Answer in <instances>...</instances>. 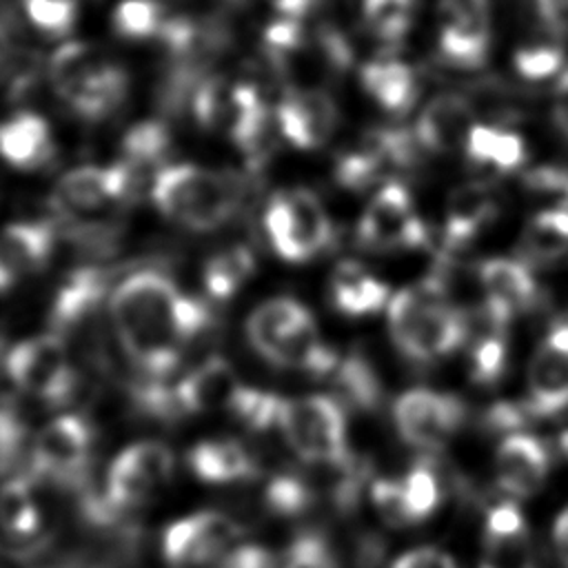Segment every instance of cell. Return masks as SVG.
<instances>
[{"mask_svg": "<svg viewBox=\"0 0 568 568\" xmlns=\"http://www.w3.org/2000/svg\"><path fill=\"white\" fill-rule=\"evenodd\" d=\"M109 313L126 357L149 377H166L211 324L209 306L160 271L124 277L111 291Z\"/></svg>", "mask_w": 568, "mask_h": 568, "instance_id": "obj_1", "label": "cell"}, {"mask_svg": "<svg viewBox=\"0 0 568 568\" xmlns=\"http://www.w3.org/2000/svg\"><path fill=\"white\" fill-rule=\"evenodd\" d=\"M466 315L446 297L439 277L397 291L388 302V333L395 346L415 362H433L466 339Z\"/></svg>", "mask_w": 568, "mask_h": 568, "instance_id": "obj_2", "label": "cell"}, {"mask_svg": "<svg viewBox=\"0 0 568 568\" xmlns=\"http://www.w3.org/2000/svg\"><path fill=\"white\" fill-rule=\"evenodd\" d=\"M242 184L222 171L200 164H164L151 180V202L158 213L195 233L224 226L237 211Z\"/></svg>", "mask_w": 568, "mask_h": 568, "instance_id": "obj_3", "label": "cell"}, {"mask_svg": "<svg viewBox=\"0 0 568 568\" xmlns=\"http://www.w3.org/2000/svg\"><path fill=\"white\" fill-rule=\"evenodd\" d=\"M244 331L255 353L273 366L328 375L342 359L320 339L311 311L293 297H273L255 306Z\"/></svg>", "mask_w": 568, "mask_h": 568, "instance_id": "obj_4", "label": "cell"}, {"mask_svg": "<svg viewBox=\"0 0 568 568\" xmlns=\"http://www.w3.org/2000/svg\"><path fill=\"white\" fill-rule=\"evenodd\" d=\"M49 82L71 113L102 122L118 113L129 95V73L95 44L71 40L49 60Z\"/></svg>", "mask_w": 568, "mask_h": 568, "instance_id": "obj_5", "label": "cell"}, {"mask_svg": "<svg viewBox=\"0 0 568 568\" xmlns=\"http://www.w3.org/2000/svg\"><path fill=\"white\" fill-rule=\"evenodd\" d=\"M277 428L291 450L306 464L344 468L353 459L346 444L344 410L328 395L284 399Z\"/></svg>", "mask_w": 568, "mask_h": 568, "instance_id": "obj_6", "label": "cell"}, {"mask_svg": "<svg viewBox=\"0 0 568 568\" xmlns=\"http://www.w3.org/2000/svg\"><path fill=\"white\" fill-rule=\"evenodd\" d=\"M4 371L20 393L51 406L67 404L78 386L71 353L53 331L13 344L4 357Z\"/></svg>", "mask_w": 568, "mask_h": 568, "instance_id": "obj_7", "label": "cell"}, {"mask_svg": "<svg viewBox=\"0 0 568 568\" xmlns=\"http://www.w3.org/2000/svg\"><path fill=\"white\" fill-rule=\"evenodd\" d=\"M264 229L273 251L286 262H306L333 240V224L308 189L275 193L264 209Z\"/></svg>", "mask_w": 568, "mask_h": 568, "instance_id": "obj_8", "label": "cell"}, {"mask_svg": "<svg viewBox=\"0 0 568 568\" xmlns=\"http://www.w3.org/2000/svg\"><path fill=\"white\" fill-rule=\"evenodd\" d=\"M175 473V457L162 442H135L124 446L106 468L102 499L111 517L151 504Z\"/></svg>", "mask_w": 568, "mask_h": 568, "instance_id": "obj_9", "label": "cell"}, {"mask_svg": "<svg viewBox=\"0 0 568 568\" xmlns=\"http://www.w3.org/2000/svg\"><path fill=\"white\" fill-rule=\"evenodd\" d=\"M93 444L95 430L84 415L64 413L49 419L29 448L31 477L60 484L75 481L91 462Z\"/></svg>", "mask_w": 568, "mask_h": 568, "instance_id": "obj_10", "label": "cell"}, {"mask_svg": "<svg viewBox=\"0 0 568 568\" xmlns=\"http://www.w3.org/2000/svg\"><path fill=\"white\" fill-rule=\"evenodd\" d=\"M138 186L140 175L122 160L113 164H84L58 180L53 202L64 215L87 217L126 202Z\"/></svg>", "mask_w": 568, "mask_h": 568, "instance_id": "obj_11", "label": "cell"}, {"mask_svg": "<svg viewBox=\"0 0 568 568\" xmlns=\"http://www.w3.org/2000/svg\"><path fill=\"white\" fill-rule=\"evenodd\" d=\"M393 419L406 444L435 450L459 430L466 419V406L453 393L410 388L397 397Z\"/></svg>", "mask_w": 568, "mask_h": 568, "instance_id": "obj_12", "label": "cell"}, {"mask_svg": "<svg viewBox=\"0 0 568 568\" xmlns=\"http://www.w3.org/2000/svg\"><path fill=\"white\" fill-rule=\"evenodd\" d=\"M357 240L371 251L417 248L428 242V229L415 215L410 193L399 182L384 184L357 224Z\"/></svg>", "mask_w": 568, "mask_h": 568, "instance_id": "obj_13", "label": "cell"}, {"mask_svg": "<svg viewBox=\"0 0 568 568\" xmlns=\"http://www.w3.org/2000/svg\"><path fill=\"white\" fill-rule=\"evenodd\" d=\"M240 526L215 510H200L171 521L162 535V557L173 568L217 564L240 537Z\"/></svg>", "mask_w": 568, "mask_h": 568, "instance_id": "obj_14", "label": "cell"}, {"mask_svg": "<svg viewBox=\"0 0 568 568\" xmlns=\"http://www.w3.org/2000/svg\"><path fill=\"white\" fill-rule=\"evenodd\" d=\"M439 51L442 58L459 69H477L490 49L488 0H439Z\"/></svg>", "mask_w": 568, "mask_h": 568, "instance_id": "obj_15", "label": "cell"}, {"mask_svg": "<svg viewBox=\"0 0 568 568\" xmlns=\"http://www.w3.org/2000/svg\"><path fill=\"white\" fill-rule=\"evenodd\" d=\"M528 408L535 417H552L568 408V322L548 331L528 362Z\"/></svg>", "mask_w": 568, "mask_h": 568, "instance_id": "obj_16", "label": "cell"}, {"mask_svg": "<svg viewBox=\"0 0 568 568\" xmlns=\"http://www.w3.org/2000/svg\"><path fill=\"white\" fill-rule=\"evenodd\" d=\"M337 106L331 95L313 87L286 91L275 109V124L288 144L300 151L320 149L337 129Z\"/></svg>", "mask_w": 568, "mask_h": 568, "instance_id": "obj_17", "label": "cell"}, {"mask_svg": "<svg viewBox=\"0 0 568 568\" xmlns=\"http://www.w3.org/2000/svg\"><path fill=\"white\" fill-rule=\"evenodd\" d=\"M484 286L486 317L495 331H501L510 320L537 302L539 286L530 268L513 257H490L479 268Z\"/></svg>", "mask_w": 568, "mask_h": 568, "instance_id": "obj_18", "label": "cell"}, {"mask_svg": "<svg viewBox=\"0 0 568 568\" xmlns=\"http://www.w3.org/2000/svg\"><path fill=\"white\" fill-rule=\"evenodd\" d=\"M55 229L49 222L20 220L0 229V293L38 273L55 251Z\"/></svg>", "mask_w": 568, "mask_h": 568, "instance_id": "obj_19", "label": "cell"}, {"mask_svg": "<svg viewBox=\"0 0 568 568\" xmlns=\"http://www.w3.org/2000/svg\"><path fill=\"white\" fill-rule=\"evenodd\" d=\"M550 468V455L541 439L528 433H510L495 453V479L501 490L524 499L535 495Z\"/></svg>", "mask_w": 568, "mask_h": 568, "instance_id": "obj_20", "label": "cell"}, {"mask_svg": "<svg viewBox=\"0 0 568 568\" xmlns=\"http://www.w3.org/2000/svg\"><path fill=\"white\" fill-rule=\"evenodd\" d=\"M479 568H532V546L517 504L501 501L488 510Z\"/></svg>", "mask_w": 568, "mask_h": 568, "instance_id": "obj_21", "label": "cell"}, {"mask_svg": "<svg viewBox=\"0 0 568 568\" xmlns=\"http://www.w3.org/2000/svg\"><path fill=\"white\" fill-rule=\"evenodd\" d=\"M55 155L51 124L36 111H16L0 122V160L16 171H40Z\"/></svg>", "mask_w": 568, "mask_h": 568, "instance_id": "obj_22", "label": "cell"}, {"mask_svg": "<svg viewBox=\"0 0 568 568\" xmlns=\"http://www.w3.org/2000/svg\"><path fill=\"white\" fill-rule=\"evenodd\" d=\"M182 415L226 410L240 382L224 357H209L173 382Z\"/></svg>", "mask_w": 568, "mask_h": 568, "instance_id": "obj_23", "label": "cell"}, {"mask_svg": "<svg viewBox=\"0 0 568 568\" xmlns=\"http://www.w3.org/2000/svg\"><path fill=\"white\" fill-rule=\"evenodd\" d=\"M109 295V277L98 268L71 271L53 293L49 306V324L62 335L82 326Z\"/></svg>", "mask_w": 568, "mask_h": 568, "instance_id": "obj_24", "label": "cell"}, {"mask_svg": "<svg viewBox=\"0 0 568 568\" xmlns=\"http://www.w3.org/2000/svg\"><path fill=\"white\" fill-rule=\"evenodd\" d=\"M186 468L209 486H231L246 481L257 473V464L248 448L237 439L213 437L193 444L186 450Z\"/></svg>", "mask_w": 568, "mask_h": 568, "instance_id": "obj_25", "label": "cell"}, {"mask_svg": "<svg viewBox=\"0 0 568 568\" xmlns=\"http://www.w3.org/2000/svg\"><path fill=\"white\" fill-rule=\"evenodd\" d=\"M470 129L473 109L466 98L444 93L424 106L413 133L422 149L433 153H448L455 146L466 144Z\"/></svg>", "mask_w": 568, "mask_h": 568, "instance_id": "obj_26", "label": "cell"}, {"mask_svg": "<svg viewBox=\"0 0 568 568\" xmlns=\"http://www.w3.org/2000/svg\"><path fill=\"white\" fill-rule=\"evenodd\" d=\"M36 481L31 475H13L0 484V530L13 541L36 539L44 526Z\"/></svg>", "mask_w": 568, "mask_h": 568, "instance_id": "obj_27", "label": "cell"}, {"mask_svg": "<svg viewBox=\"0 0 568 568\" xmlns=\"http://www.w3.org/2000/svg\"><path fill=\"white\" fill-rule=\"evenodd\" d=\"M364 91L388 113H406L417 95V78L413 69L395 58L371 60L362 67Z\"/></svg>", "mask_w": 568, "mask_h": 568, "instance_id": "obj_28", "label": "cell"}, {"mask_svg": "<svg viewBox=\"0 0 568 568\" xmlns=\"http://www.w3.org/2000/svg\"><path fill=\"white\" fill-rule=\"evenodd\" d=\"M390 288L373 277L357 262H342L335 266L331 277V297L337 311L359 317L379 311L388 302Z\"/></svg>", "mask_w": 568, "mask_h": 568, "instance_id": "obj_29", "label": "cell"}, {"mask_svg": "<svg viewBox=\"0 0 568 568\" xmlns=\"http://www.w3.org/2000/svg\"><path fill=\"white\" fill-rule=\"evenodd\" d=\"M495 217V202L479 184L459 186L453 191L446 209L444 244L448 251L464 248L479 229Z\"/></svg>", "mask_w": 568, "mask_h": 568, "instance_id": "obj_30", "label": "cell"}, {"mask_svg": "<svg viewBox=\"0 0 568 568\" xmlns=\"http://www.w3.org/2000/svg\"><path fill=\"white\" fill-rule=\"evenodd\" d=\"M255 273V255L244 244L213 253L202 266V286L215 302L231 300Z\"/></svg>", "mask_w": 568, "mask_h": 568, "instance_id": "obj_31", "label": "cell"}, {"mask_svg": "<svg viewBox=\"0 0 568 568\" xmlns=\"http://www.w3.org/2000/svg\"><path fill=\"white\" fill-rule=\"evenodd\" d=\"M464 149L473 164L495 171H515L526 160V144L519 133L488 124H473Z\"/></svg>", "mask_w": 568, "mask_h": 568, "instance_id": "obj_32", "label": "cell"}, {"mask_svg": "<svg viewBox=\"0 0 568 568\" xmlns=\"http://www.w3.org/2000/svg\"><path fill=\"white\" fill-rule=\"evenodd\" d=\"M521 253L530 262L548 264L568 253V209H544L530 217L521 235Z\"/></svg>", "mask_w": 568, "mask_h": 568, "instance_id": "obj_33", "label": "cell"}, {"mask_svg": "<svg viewBox=\"0 0 568 568\" xmlns=\"http://www.w3.org/2000/svg\"><path fill=\"white\" fill-rule=\"evenodd\" d=\"M171 151V133L162 122H138L122 138V162L140 178L142 171L153 169V175L164 166Z\"/></svg>", "mask_w": 568, "mask_h": 568, "instance_id": "obj_34", "label": "cell"}, {"mask_svg": "<svg viewBox=\"0 0 568 568\" xmlns=\"http://www.w3.org/2000/svg\"><path fill=\"white\" fill-rule=\"evenodd\" d=\"M284 399L286 397H280L277 393L240 384L226 406V413L246 430L264 433L280 424Z\"/></svg>", "mask_w": 568, "mask_h": 568, "instance_id": "obj_35", "label": "cell"}, {"mask_svg": "<svg viewBox=\"0 0 568 568\" xmlns=\"http://www.w3.org/2000/svg\"><path fill=\"white\" fill-rule=\"evenodd\" d=\"M335 384L339 393L357 408L373 410L382 402V384L375 368L359 353L339 359L335 368Z\"/></svg>", "mask_w": 568, "mask_h": 568, "instance_id": "obj_36", "label": "cell"}, {"mask_svg": "<svg viewBox=\"0 0 568 568\" xmlns=\"http://www.w3.org/2000/svg\"><path fill=\"white\" fill-rule=\"evenodd\" d=\"M173 18L153 0H122L113 13V27L129 40H164Z\"/></svg>", "mask_w": 568, "mask_h": 568, "instance_id": "obj_37", "label": "cell"}, {"mask_svg": "<svg viewBox=\"0 0 568 568\" xmlns=\"http://www.w3.org/2000/svg\"><path fill=\"white\" fill-rule=\"evenodd\" d=\"M413 13L415 0H362L368 31L384 42L402 40L413 24Z\"/></svg>", "mask_w": 568, "mask_h": 568, "instance_id": "obj_38", "label": "cell"}, {"mask_svg": "<svg viewBox=\"0 0 568 568\" xmlns=\"http://www.w3.org/2000/svg\"><path fill=\"white\" fill-rule=\"evenodd\" d=\"M402 488H404V501H406L410 524L428 519L442 501V486L430 464L413 466L402 479Z\"/></svg>", "mask_w": 568, "mask_h": 568, "instance_id": "obj_39", "label": "cell"}, {"mask_svg": "<svg viewBox=\"0 0 568 568\" xmlns=\"http://www.w3.org/2000/svg\"><path fill=\"white\" fill-rule=\"evenodd\" d=\"M27 20L49 38L71 33L78 22V0H20Z\"/></svg>", "mask_w": 568, "mask_h": 568, "instance_id": "obj_40", "label": "cell"}, {"mask_svg": "<svg viewBox=\"0 0 568 568\" xmlns=\"http://www.w3.org/2000/svg\"><path fill=\"white\" fill-rule=\"evenodd\" d=\"M384 160L377 155V151L364 140L362 146L355 151L344 153L335 164V182L344 189L359 191L371 186L384 171Z\"/></svg>", "mask_w": 568, "mask_h": 568, "instance_id": "obj_41", "label": "cell"}, {"mask_svg": "<svg viewBox=\"0 0 568 568\" xmlns=\"http://www.w3.org/2000/svg\"><path fill=\"white\" fill-rule=\"evenodd\" d=\"M508 344L501 331L488 333L470 351V375L477 384H495L506 368Z\"/></svg>", "mask_w": 568, "mask_h": 568, "instance_id": "obj_42", "label": "cell"}, {"mask_svg": "<svg viewBox=\"0 0 568 568\" xmlns=\"http://www.w3.org/2000/svg\"><path fill=\"white\" fill-rule=\"evenodd\" d=\"M264 504L277 515L293 517L313 504V493L308 484L293 475H275L264 488Z\"/></svg>", "mask_w": 568, "mask_h": 568, "instance_id": "obj_43", "label": "cell"}, {"mask_svg": "<svg viewBox=\"0 0 568 568\" xmlns=\"http://www.w3.org/2000/svg\"><path fill=\"white\" fill-rule=\"evenodd\" d=\"M515 71L526 80H548L557 75L564 67V53L552 44L524 47L513 58Z\"/></svg>", "mask_w": 568, "mask_h": 568, "instance_id": "obj_44", "label": "cell"}, {"mask_svg": "<svg viewBox=\"0 0 568 568\" xmlns=\"http://www.w3.org/2000/svg\"><path fill=\"white\" fill-rule=\"evenodd\" d=\"M280 568H337V561L324 537L306 532L288 546Z\"/></svg>", "mask_w": 568, "mask_h": 568, "instance_id": "obj_45", "label": "cell"}, {"mask_svg": "<svg viewBox=\"0 0 568 568\" xmlns=\"http://www.w3.org/2000/svg\"><path fill=\"white\" fill-rule=\"evenodd\" d=\"M371 501L379 517L390 526H406L410 524L406 501H404V488L402 481L379 477L371 484Z\"/></svg>", "mask_w": 568, "mask_h": 568, "instance_id": "obj_46", "label": "cell"}, {"mask_svg": "<svg viewBox=\"0 0 568 568\" xmlns=\"http://www.w3.org/2000/svg\"><path fill=\"white\" fill-rule=\"evenodd\" d=\"M528 415L530 408L526 402H497L486 410V426L495 433H519Z\"/></svg>", "mask_w": 568, "mask_h": 568, "instance_id": "obj_47", "label": "cell"}, {"mask_svg": "<svg viewBox=\"0 0 568 568\" xmlns=\"http://www.w3.org/2000/svg\"><path fill=\"white\" fill-rule=\"evenodd\" d=\"M526 186L541 193H557L559 206L568 209V169L564 166H537L526 175Z\"/></svg>", "mask_w": 568, "mask_h": 568, "instance_id": "obj_48", "label": "cell"}, {"mask_svg": "<svg viewBox=\"0 0 568 568\" xmlns=\"http://www.w3.org/2000/svg\"><path fill=\"white\" fill-rule=\"evenodd\" d=\"M217 568H275V559L264 546L240 544L222 555Z\"/></svg>", "mask_w": 568, "mask_h": 568, "instance_id": "obj_49", "label": "cell"}, {"mask_svg": "<svg viewBox=\"0 0 568 568\" xmlns=\"http://www.w3.org/2000/svg\"><path fill=\"white\" fill-rule=\"evenodd\" d=\"M393 568H457L450 555L437 548H415L404 552Z\"/></svg>", "mask_w": 568, "mask_h": 568, "instance_id": "obj_50", "label": "cell"}, {"mask_svg": "<svg viewBox=\"0 0 568 568\" xmlns=\"http://www.w3.org/2000/svg\"><path fill=\"white\" fill-rule=\"evenodd\" d=\"M537 16L552 33L568 36V0H535Z\"/></svg>", "mask_w": 568, "mask_h": 568, "instance_id": "obj_51", "label": "cell"}, {"mask_svg": "<svg viewBox=\"0 0 568 568\" xmlns=\"http://www.w3.org/2000/svg\"><path fill=\"white\" fill-rule=\"evenodd\" d=\"M552 120L557 129L568 138V73L559 78L557 93H555V106H552Z\"/></svg>", "mask_w": 568, "mask_h": 568, "instance_id": "obj_52", "label": "cell"}, {"mask_svg": "<svg viewBox=\"0 0 568 568\" xmlns=\"http://www.w3.org/2000/svg\"><path fill=\"white\" fill-rule=\"evenodd\" d=\"M320 0H273L275 9L282 13V18L300 20L304 13H308Z\"/></svg>", "mask_w": 568, "mask_h": 568, "instance_id": "obj_53", "label": "cell"}, {"mask_svg": "<svg viewBox=\"0 0 568 568\" xmlns=\"http://www.w3.org/2000/svg\"><path fill=\"white\" fill-rule=\"evenodd\" d=\"M382 546H384V544H382L379 537H375V535L364 537V539H362V548H359V552H357L359 564L366 566V568L375 566V564L379 561V557H382Z\"/></svg>", "mask_w": 568, "mask_h": 568, "instance_id": "obj_54", "label": "cell"}, {"mask_svg": "<svg viewBox=\"0 0 568 568\" xmlns=\"http://www.w3.org/2000/svg\"><path fill=\"white\" fill-rule=\"evenodd\" d=\"M552 537H555V544H557V550H559L564 564L568 566V508L557 517Z\"/></svg>", "mask_w": 568, "mask_h": 568, "instance_id": "obj_55", "label": "cell"}, {"mask_svg": "<svg viewBox=\"0 0 568 568\" xmlns=\"http://www.w3.org/2000/svg\"><path fill=\"white\" fill-rule=\"evenodd\" d=\"M9 42H11V24L9 18L0 4V64L4 62L7 53H9Z\"/></svg>", "mask_w": 568, "mask_h": 568, "instance_id": "obj_56", "label": "cell"}, {"mask_svg": "<svg viewBox=\"0 0 568 568\" xmlns=\"http://www.w3.org/2000/svg\"><path fill=\"white\" fill-rule=\"evenodd\" d=\"M559 450L568 457V430H564V433L559 435Z\"/></svg>", "mask_w": 568, "mask_h": 568, "instance_id": "obj_57", "label": "cell"}]
</instances>
